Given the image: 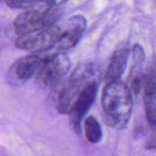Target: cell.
I'll list each match as a JSON object with an SVG mask.
<instances>
[{
    "mask_svg": "<svg viewBox=\"0 0 156 156\" xmlns=\"http://www.w3.org/2000/svg\"><path fill=\"white\" fill-rule=\"evenodd\" d=\"M103 117L111 127H124L131 117L133 98L130 89L120 80L107 82L101 96Z\"/></svg>",
    "mask_w": 156,
    "mask_h": 156,
    "instance_id": "1",
    "label": "cell"
},
{
    "mask_svg": "<svg viewBox=\"0 0 156 156\" xmlns=\"http://www.w3.org/2000/svg\"><path fill=\"white\" fill-rule=\"evenodd\" d=\"M90 75L91 69L90 67H79L61 86L56 98L57 110L60 113H69L81 90L90 82H88Z\"/></svg>",
    "mask_w": 156,
    "mask_h": 156,
    "instance_id": "2",
    "label": "cell"
},
{
    "mask_svg": "<svg viewBox=\"0 0 156 156\" xmlns=\"http://www.w3.org/2000/svg\"><path fill=\"white\" fill-rule=\"evenodd\" d=\"M69 66V59L63 52L46 57L36 73L37 80L44 87H54L66 75Z\"/></svg>",
    "mask_w": 156,
    "mask_h": 156,
    "instance_id": "3",
    "label": "cell"
},
{
    "mask_svg": "<svg viewBox=\"0 0 156 156\" xmlns=\"http://www.w3.org/2000/svg\"><path fill=\"white\" fill-rule=\"evenodd\" d=\"M61 27L53 25L42 30L19 36L16 41L17 48L24 50L44 51L51 48L62 33Z\"/></svg>",
    "mask_w": 156,
    "mask_h": 156,
    "instance_id": "4",
    "label": "cell"
},
{
    "mask_svg": "<svg viewBox=\"0 0 156 156\" xmlns=\"http://www.w3.org/2000/svg\"><path fill=\"white\" fill-rule=\"evenodd\" d=\"M86 27V20L81 16H75L69 20V23L65 29L62 30V33L55 45L44 51L40 52L44 57H48L57 53H62L67 49L74 47L80 38L81 37L82 34L84 33Z\"/></svg>",
    "mask_w": 156,
    "mask_h": 156,
    "instance_id": "5",
    "label": "cell"
},
{
    "mask_svg": "<svg viewBox=\"0 0 156 156\" xmlns=\"http://www.w3.org/2000/svg\"><path fill=\"white\" fill-rule=\"evenodd\" d=\"M98 88L99 85L96 81H90L89 84H87L85 88L81 90L74 104L72 105L70 111L69 112L71 125L77 133L80 132V123L83 117L95 101Z\"/></svg>",
    "mask_w": 156,
    "mask_h": 156,
    "instance_id": "6",
    "label": "cell"
},
{
    "mask_svg": "<svg viewBox=\"0 0 156 156\" xmlns=\"http://www.w3.org/2000/svg\"><path fill=\"white\" fill-rule=\"evenodd\" d=\"M44 58L45 57L39 52H36L20 58L12 68L14 78L20 81L27 80L32 76H34L35 73H37Z\"/></svg>",
    "mask_w": 156,
    "mask_h": 156,
    "instance_id": "7",
    "label": "cell"
},
{
    "mask_svg": "<svg viewBox=\"0 0 156 156\" xmlns=\"http://www.w3.org/2000/svg\"><path fill=\"white\" fill-rule=\"evenodd\" d=\"M61 13L58 9L51 8L48 11L45 12L42 16H40L39 17H37V19L31 22L15 26L16 34L18 36H23L49 27L56 24V22L59 19Z\"/></svg>",
    "mask_w": 156,
    "mask_h": 156,
    "instance_id": "8",
    "label": "cell"
},
{
    "mask_svg": "<svg viewBox=\"0 0 156 156\" xmlns=\"http://www.w3.org/2000/svg\"><path fill=\"white\" fill-rule=\"evenodd\" d=\"M129 53V48L126 46L117 48V50L113 53L105 74L107 82L120 80V78L126 68Z\"/></svg>",
    "mask_w": 156,
    "mask_h": 156,
    "instance_id": "9",
    "label": "cell"
},
{
    "mask_svg": "<svg viewBox=\"0 0 156 156\" xmlns=\"http://www.w3.org/2000/svg\"><path fill=\"white\" fill-rule=\"evenodd\" d=\"M144 106L149 125L156 136V85L144 87Z\"/></svg>",
    "mask_w": 156,
    "mask_h": 156,
    "instance_id": "10",
    "label": "cell"
},
{
    "mask_svg": "<svg viewBox=\"0 0 156 156\" xmlns=\"http://www.w3.org/2000/svg\"><path fill=\"white\" fill-rule=\"evenodd\" d=\"M84 133L87 141L90 144H97L101 141L102 132L98 121L92 117H87L84 121Z\"/></svg>",
    "mask_w": 156,
    "mask_h": 156,
    "instance_id": "11",
    "label": "cell"
},
{
    "mask_svg": "<svg viewBox=\"0 0 156 156\" xmlns=\"http://www.w3.org/2000/svg\"><path fill=\"white\" fill-rule=\"evenodd\" d=\"M6 5L12 8L25 10H36L39 0H5Z\"/></svg>",
    "mask_w": 156,
    "mask_h": 156,
    "instance_id": "12",
    "label": "cell"
}]
</instances>
